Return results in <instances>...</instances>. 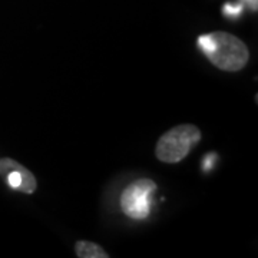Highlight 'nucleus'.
Masks as SVG:
<instances>
[{"mask_svg":"<svg viewBox=\"0 0 258 258\" xmlns=\"http://www.w3.org/2000/svg\"><path fill=\"white\" fill-rule=\"evenodd\" d=\"M198 46L203 49L214 66L227 72L241 71L249 59L247 45L227 32H212L198 37Z\"/></svg>","mask_w":258,"mask_h":258,"instance_id":"f257e3e1","label":"nucleus"},{"mask_svg":"<svg viewBox=\"0 0 258 258\" xmlns=\"http://www.w3.org/2000/svg\"><path fill=\"white\" fill-rule=\"evenodd\" d=\"M201 141V131L195 125L184 123L169 129L158 139L155 154L161 162L176 164L182 161L194 145Z\"/></svg>","mask_w":258,"mask_h":258,"instance_id":"f03ea898","label":"nucleus"},{"mask_svg":"<svg viewBox=\"0 0 258 258\" xmlns=\"http://www.w3.org/2000/svg\"><path fill=\"white\" fill-rule=\"evenodd\" d=\"M157 191L152 179L142 178L126 186L120 197L122 211L134 220H144L151 211V197Z\"/></svg>","mask_w":258,"mask_h":258,"instance_id":"7ed1b4c3","label":"nucleus"},{"mask_svg":"<svg viewBox=\"0 0 258 258\" xmlns=\"http://www.w3.org/2000/svg\"><path fill=\"white\" fill-rule=\"evenodd\" d=\"M0 174L6 175L8 182L13 189H18L25 194H33L36 191L37 182L35 175L28 168L20 165L15 159L10 158L0 159Z\"/></svg>","mask_w":258,"mask_h":258,"instance_id":"20e7f679","label":"nucleus"},{"mask_svg":"<svg viewBox=\"0 0 258 258\" xmlns=\"http://www.w3.org/2000/svg\"><path fill=\"white\" fill-rule=\"evenodd\" d=\"M76 255L79 258H108L109 255L105 252V249L95 244L92 241L81 240L76 242Z\"/></svg>","mask_w":258,"mask_h":258,"instance_id":"39448f33","label":"nucleus"},{"mask_svg":"<svg viewBox=\"0 0 258 258\" xmlns=\"http://www.w3.org/2000/svg\"><path fill=\"white\" fill-rule=\"evenodd\" d=\"M224 12H225V15L237 16V15H240L241 12H242V3L237 5V6H232V5H225V6H224Z\"/></svg>","mask_w":258,"mask_h":258,"instance_id":"423d86ee","label":"nucleus"},{"mask_svg":"<svg viewBox=\"0 0 258 258\" xmlns=\"http://www.w3.org/2000/svg\"><path fill=\"white\" fill-rule=\"evenodd\" d=\"M242 2L248 5L249 9L257 10V8H258V0H242Z\"/></svg>","mask_w":258,"mask_h":258,"instance_id":"0eeeda50","label":"nucleus"}]
</instances>
